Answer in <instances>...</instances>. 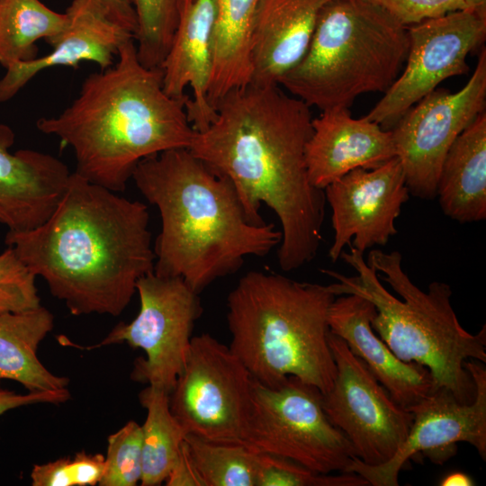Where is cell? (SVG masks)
Masks as SVG:
<instances>
[{
    "label": "cell",
    "mask_w": 486,
    "mask_h": 486,
    "mask_svg": "<svg viewBox=\"0 0 486 486\" xmlns=\"http://www.w3.org/2000/svg\"><path fill=\"white\" fill-rule=\"evenodd\" d=\"M331 209L334 240L328 257L335 263L346 245L364 252L385 246L397 234L395 221L410 198L397 157L375 168H356L324 189Z\"/></svg>",
    "instance_id": "15"
},
{
    "label": "cell",
    "mask_w": 486,
    "mask_h": 486,
    "mask_svg": "<svg viewBox=\"0 0 486 486\" xmlns=\"http://www.w3.org/2000/svg\"><path fill=\"white\" fill-rule=\"evenodd\" d=\"M113 22L123 27L134 37L138 22L132 0H93Z\"/></svg>",
    "instance_id": "36"
},
{
    "label": "cell",
    "mask_w": 486,
    "mask_h": 486,
    "mask_svg": "<svg viewBox=\"0 0 486 486\" xmlns=\"http://www.w3.org/2000/svg\"><path fill=\"white\" fill-rule=\"evenodd\" d=\"M444 214L459 223L486 219V113L482 112L450 147L436 196Z\"/></svg>",
    "instance_id": "22"
},
{
    "label": "cell",
    "mask_w": 486,
    "mask_h": 486,
    "mask_svg": "<svg viewBox=\"0 0 486 486\" xmlns=\"http://www.w3.org/2000/svg\"><path fill=\"white\" fill-rule=\"evenodd\" d=\"M375 314V306L368 299L338 295L328 310L329 331L341 338L392 400L408 410L434 390L433 378L423 365L404 362L394 355L371 326Z\"/></svg>",
    "instance_id": "20"
},
{
    "label": "cell",
    "mask_w": 486,
    "mask_h": 486,
    "mask_svg": "<svg viewBox=\"0 0 486 486\" xmlns=\"http://www.w3.org/2000/svg\"><path fill=\"white\" fill-rule=\"evenodd\" d=\"M405 68L364 116L392 130L415 104L446 79L468 72L467 58L486 37V15L463 9L407 27Z\"/></svg>",
    "instance_id": "13"
},
{
    "label": "cell",
    "mask_w": 486,
    "mask_h": 486,
    "mask_svg": "<svg viewBox=\"0 0 486 486\" xmlns=\"http://www.w3.org/2000/svg\"><path fill=\"white\" fill-rule=\"evenodd\" d=\"M148 206L71 173L40 226L7 231L4 242L72 315L119 316L138 280L154 270Z\"/></svg>",
    "instance_id": "2"
},
{
    "label": "cell",
    "mask_w": 486,
    "mask_h": 486,
    "mask_svg": "<svg viewBox=\"0 0 486 486\" xmlns=\"http://www.w3.org/2000/svg\"><path fill=\"white\" fill-rule=\"evenodd\" d=\"M475 482L466 473L454 472L446 475L440 482V486H472Z\"/></svg>",
    "instance_id": "37"
},
{
    "label": "cell",
    "mask_w": 486,
    "mask_h": 486,
    "mask_svg": "<svg viewBox=\"0 0 486 486\" xmlns=\"http://www.w3.org/2000/svg\"><path fill=\"white\" fill-rule=\"evenodd\" d=\"M254 378L231 351L208 333L192 338L169 408L185 435L244 445Z\"/></svg>",
    "instance_id": "10"
},
{
    "label": "cell",
    "mask_w": 486,
    "mask_h": 486,
    "mask_svg": "<svg viewBox=\"0 0 486 486\" xmlns=\"http://www.w3.org/2000/svg\"><path fill=\"white\" fill-rule=\"evenodd\" d=\"M54 328V316L45 307L0 315V380L21 383L28 392L67 389L69 380L50 372L37 351Z\"/></svg>",
    "instance_id": "24"
},
{
    "label": "cell",
    "mask_w": 486,
    "mask_h": 486,
    "mask_svg": "<svg viewBox=\"0 0 486 486\" xmlns=\"http://www.w3.org/2000/svg\"><path fill=\"white\" fill-rule=\"evenodd\" d=\"M368 482L355 472L324 474L290 459L257 453L256 486H367Z\"/></svg>",
    "instance_id": "30"
},
{
    "label": "cell",
    "mask_w": 486,
    "mask_h": 486,
    "mask_svg": "<svg viewBox=\"0 0 486 486\" xmlns=\"http://www.w3.org/2000/svg\"><path fill=\"white\" fill-rule=\"evenodd\" d=\"M395 157L392 130L364 116L353 118L349 108L323 110L312 119L305 158L309 179L319 189L354 169L375 168Z\"/></svg>",
    "instance_id": "17"
},
{
    "label": "cell",
    "mask_w": 486,
    "mask_h": 486,
    "mask_svg": "<svg viewBox=\"0 0 486 486\" xmlns=\"http://www.w3.org/2000/svg\"><path fill=\"white\" fill-rule=\"evenodd\" d=\"M104 464V454L81 451L73 458L62 457L35 464L31 472L32 485L94 486L101 481Z\"/></svg>",
    "instance_id": "31"
},
{
    "label": "cell",
    "mask_w": 486,
    "mask_h": 486,
    "mask_svg": "<svg viewBox=\"0 0 486 486\" xmlns=\"http://www.w3.org/2000/svg\"><path fill=\"white\" fill-rule=\"evenodd\" d=\"M141 425L128 421L108 436L104 470L100 486H135L142 473Z\"/></svg>",
    "instance_id": "29"
},
{
    "label": "cell",
    "mask_w": 486,
    "mask_h": 486,
    "mask_svg": "<svg viewBox=\"0 0 486 486\" xmlns=\"http://www.w3.org/2000/svg\"><path fill=\"white\" fill-rule=\"evenodd\" d=\"M405 27L466 9L464 0H372Z\"/></svg>",
    "instance_id": "33"
},
{
    "label": "cell",
    "mask_w": 486,
    "mask_h": 486,
    "mask_svg": "<svg viewBox=\"0 0 486 486\" xmlns=\"http://www.w3.org/2000/svg\"><path fill=\"white\" fill-rule=\"evenodd\" d=\"M261 0H214L212 72L207 99L216 110L230 91L252 79V36Z\"/></svg>",
    "instance_id": "23"
},
{
    "label": "cell",
    "mask_w": 486,
    "mask_h": 486,
    "mask_svg": "<svg viewBox=\"0 0 486 486\" xmlns=\"http://www.w3.org/2000/svg\"><path fill=\"white\" fill-rule=\"evenodd\" d=\"M409 50L407 27L372 0H331L301 60L278 81L320 111L349 108L361 94L385 93Z\"/></svg>",
    "instance_id": "7"
},
{
    "label": "cell",
    "mask_w": 486,
    "mask_h": 486,
    "mask_svg": "<svg viewBox=\"0 0 486 486\" xmlns=\"http://www.w3.org/2000/svg\"><path fill=\"white\" fill-rule=\"evenodd\" d=\"M467 9L486 15V0H464Z\"/></svg>",
    "instance_id": "38"
},
{
    "label": "cell",
    "mask_w": 486,
    "mask_h": 486,
    "mask_svg": "<svg viewBox=\"0 0 486 486\" xmlns=\"http://www.w3.org/2000/svg\"><path fill=\"white\" fill-rule=\"evenodd\" d=\"M131 179L161 218L153 271L181 277L198 294L237 272L246 257L265 256L281 242L273 223L248 220L230 180L188 148L142 159Z\"/></svg>",
    "instance_id": "4"
},
{
    "label": "cell",
    "mask_w": 486,
    "mask_h": 486,
    "mask_svg": "<svg viewBox=\"0 0 486 486\" xmlns=\"http://www.w3.org/2000/svg\"><path fill=\"white\" fill-rule=\"evenodd\" d=\"M244 445L324 474L347 472L356 457L349 441L327 417L321 392L294 376L275 387L254 379Z\"/></svg>",
    "instance_id": "8"
},
{
    "label": "cell",
    "mask_w": 486,
    "mask_h": 486,
    "mask_svg": "<svg viewBox=\"0 0 486 486\" xmlns=\"http://www.w3.org/2000/svg\"><path fill=\"white\" fill-rule=\"evenodd\" d=\"M310 108L279 85L249 83L220 100L214 120L195 131L188 148L230 180L249 222L266 223L263 203L274 211L282 227L278 264L285 272L310 262L322 239L326 197L310 183L305 158Z\"/></svg>",
    "instance_id": "1"
},
{
    "label": "cell",
    "mask_w": 486,
    "mask_h": 486,
    "mask_svg": "<svg viewBox=\"0 0 486 486\" xmlns=\"http://www.w3.org/2000/svg\"><path fill=\"white\" fill-rule=\"evenodd\" d=\"M336 297L329 284L248 272L228 295L229 346L260 383L294 376L324 394L336 374L328 322Z\"/></svg>",
    "instance_id": "6"
},
{
    "label": "cell",
    "mask_w": 486,
    "mask_h": 486,
    "mask_svg": "<svg viewBox=\"0 0 486 486\" xmlns=\"http://www.w3.org/2000/svg\"><path fill=\"white\" fill-rule=\"evenodd\" d=\"M138 29L137 55L148 68H160L169 50L182 0H132Z\"/></svg>",
    "instance_id": "28"
},
{
    "label": "cell",
    "mask_w": 486,
    "mask_h": 486,
    "mask_svg": "<svg viewBox=\"0 0 486 486\" xmlns=\"http://www.w3.org/2000/svg\"><path fill=\"white\" fill-rule=\"evenodd\" d=\"M165 482L167 486H204L190 457L185 441Z\"/></svg>",
    "instance_id": "35"
},
{
    "label": "cell",
    "mask_w": 486,
    "mask_h": 486,
    "mask_svg": "<svg viewBox=\"0 0 486 486\" xmlns=\"http://www.w3.org/2000/svg\"><path fill=\"white\" fill-rule=\"evenodd\" d=\"M134 40L120 47L115 64L90 74L62 112L36 122L72 149L75 173L116 193L126 189L142 159L189 148L195 133L187 100L165 92L161 69L140 62Z\"/></svg>",
    "instance_id": "3"
},
{
    "label": "cell",
    "mask_w": 486,
    "mask_h": 486,
    "mask_svg": "<svg viewBox=\"0 0 486 486\" xmlns=\"http://www.w3.org/2000/svg\"><path fill=\"white\" fill-rule=\"evenodd\" d=\"M36 275L20 259L14 249L0 254V315L18 312L40 306Z\"/></svg>",
    "instance_id": "32"
},
{
    "label": "cell",
    "mask_w": 486,
    "mask_h": 486,
    "mask_svg": "<svg viewBox=\"0 0 486 486\" xmlns=\"http://www.w3.org/2000/svg\"><path fill=\"white\" fill-rule=\"evenodd\" d=\"M70 398L68 389L51 392H28L25 394L8 390H0V416L11 410L22 406L52 403L59 404Z\"/></svg>",
    "instance_id": "34"
},
{
    "label": "cell",
    "mask_w": 486,
    "mask_h": 486,
    "mask_svg": "<svg viewBox=\"0 0 486 486\" xmlns=\"http://www.w3.org/2000/svg\"><path fill=\"white\" fill-rule=\"evenodd\" d=\"M14 134L0 125V224L9 231L32 230L52 214L68 186L71 172L56 157L9 148Z\"/></svg>",
    "instance_id": "16"
},
{
    "label": "cell",
    "mask_w": 486,
    "mask_h": 486,
    "mask_svg": "<svg viewBox=\"0 0 486 486\" xmlns=\"http://www.w3.org/2000/svg\"><path fill=\"white\" fill-rule=\"evenodd\" d=\"M486 50L472 75L457 92L435 89L410 108L392 128L410 194L422 200L436 196L444 159L456 138L484 112Z\"/></svg>",
    "instance_id": "12"
},
{
    "label": "cell",
    "mask_w": 486,
    "mask_h": 486,
    "mask_svg": "<svg viewBox=\"0 0 486 486\" xmlns=\"http://www.w3.org/2000/svg\"><path fill=\"white\" fill-rule=\"evenodd\" d=\"M340 257L357 274L322 269L337 280L329 284L336 296L357 294L372 302L376 314L371 326L394 355L426 367L434 389L446 388L460 402H472L475 387L464 362H486V325L476 334L464 329L450 302V285L434 281L423 292L403 270L399 251L371 250L365 260L350 247Z\"/></svg>",
    "instance_id": "5"
},
{
    "label": "cell",
    "mask_w": 486,
    "mask_h": 486,
    "mask_svg": "<svg viewBox=\"0 0 486 486\" xmlns=\"http://www.w3.org/2000/svg\"><path fill=\"white\" fill-rule=\"evenodd\" d=\"M66 14L65 28L46 40L52 46L51 52L6 68L0 79V103L13 98L39 72L50 67L77 68L86 60L105 69L113 65L120 47L134 38L93 0H73Z\"/></svg>",
    "instance_id": "19"
},
{
    "label": "cell",
    "mask_w": 486,
    "mask_h": 486,
    "mask_svg": "<svg viewBox=\"0 0 486 486\" xmlns=\"http://www.w3.org/2000/svg\"><path fill=\"white\" fill-rule=\"evenodd\" d=\"M214 15V0H182L177 26L160 68L165 92L187 100V117L197 132L206 130L217 114L207 99Z\"/></svg>",
    "instance_id": "18"
},
{
    "label": "cell",
    "mask_w": 486,
    "mask_h": 486,
    "mask_svg": "<svg viewBox=\"0 0 486 486\" xmlns=\"http://www.w3.org/2000/svg\"><path fill=\"white\" fill-rule=\"evenodd\" d=\"M331 0H261L252 36V79L278 85L303 57L322 8Z\"/></svg>",
    "instance_id": "21"
},
{
    "label": "cell",
    "mask_w": 486,
    "mask_h": 486,
    "mask_svg": "<svg viewBox=\"0 0 486 486\" xmlns=\"http://www.w3.org/2000/svg\"><path fill=\"white\" fill-rule=\"evenodd\" d=\"M190 457L204 486H256L257 452L185 435Z\"/></svg>",
    "instance_id": "27"
},
{
    "label": "cell",
    "mask_w": 486,
    "mask_h": 486,
    "mask_svg": "<svg viewBox=\"0 0 486 486\" xmlns=\"http://www.w3.org/2000/svg\"><path fill=\"white\" fill-rule=\"evenodd\" d=\"M336 364L322 407L330 422L351 444L356 457L367 465L389 461L405 441L412 413L396 403L368 366L329 331Z\"/></svg>",
    "instance_id": "11"
},
{
    "label": "cell",
    "mask_w": 486,
    "mask_h": 486,
    "mask_svg": "<svg viewBox=\"0 0 486 486\" xmlns=\"http://www.w3.org/2000/svg\"><path fill=\"white\" fill-rule=\"evenodd\" d=\"M477 360L464 366L472 378L475 396L472 402H460L446 388L432 390L410 407L412 424L394 455L379 465H367L355 457L347 472H355L372 486H397L398 477L410 458L423 453L431 462L442 464L455 453L456 443L472 446L486 460V368Z\"/></svg>",
    "instance_id": "14"
},
{
    "label": "cell",
    "mask_w": 486,
    "mask_h": 486,
    "mask_svg": "<svg viewBox=\"0 0 486 486\" xmlns=\"http://www.w3.org/2000/svg\"><path fill=\"white\" fill-rule=\"evenodd\" d=\"M68 22L67 14L40 0H0V64L9 67L36 58V41L49 40Z\"/></svg>",
    "instance_id": "26"
},
{
    "label": "cell",
    "mask_w": 486,
    "mask_h": 486,
    "mask_svg": "<svg viewBox=\"0 0 486 486\" xmlns=\"http://www.w3.org/2000/svg\"><path fill=\"white\" fill-rule=\"evenodd\" d=\"M140 310L130 322L118 323L99 343L79 346L60 335V345L91 350L126 343L140 348L145 357L135 360L133 381L170 393L186 361L195 321L202 307L199 294L178 276L151 271L136 284Z\"/></svg>",
    "instance_id": "9"
},
{
    "label": "cell",
    "mask_w": 486,
    "mask_h": 486,
    "mask_svg": "<svg viewBox=\"0 0 486 486\" xmlns=\"http://www.w3.org/2000/svg\"><path fill=\"white\" fill-rule=\"evenodd\" d=\"M146 410L142 432V486L165 482L184 441L185 433L169 408V393L148 385L139 394Z\"/></svg>",
    "instance_id": "25"
}]
</instances>
